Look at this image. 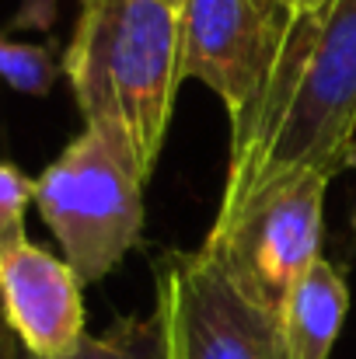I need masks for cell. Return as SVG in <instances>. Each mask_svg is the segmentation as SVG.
Wrapping results in <instances>:
<instances>
[{
	"instance_id": "obj_13",
	"label": "cell",
	"mask_w": 356,
	"mask_h": 359,
	"mask_svg": "<svg viewBox=\"0 0 356 359\" xmlns=\"http://www.w3.org/2000/svg\"><path fill=\"white\" fill-rule=\"evenodd\" d=\"M286 7L290 18H301V14H322V11H332L336 0H279Z\"/></svg>"
},
{
	"instance_id": "obj_2",
	"label": "cell",
	"mask_w": 356,
	"mask_h": 359,
	"mask_svg": "<svg viewBox=\"0 0 356 359\" xmlns=\"http://www.w3.org/2000/svg\"><path fill=\"white\" fill-rule=\"evenodd\" d=\"M63 74L84 119L122 126L150 175L185 81L182 11L164 0H81Z\"/></svg>"
},
{
	"instance_id": "obj_7",
	"label": "cell",
	"mask_w": 356,
	"mask_h": 359,
	"mask_svg": "<svg viewBox=\"0 0 356 359\" xmlns=\"http://www.w3.org/2000/svg\"><path fill=\"white\" fill-rule=\"evenodd\" d=\"M67 258L49 255L25 234L0 241V314L35 359H67L81 349L84 300Z\"/></svg>"
},
{
	"instance_id": "obj_11",
	"label": "cell",
	"mask_w": 356,
	"mask_h": 359,
	"mask_svg": "<svg viewBox=\"0 0 356 359\" xmlns=\"http://www.w3.org/2000/svg\"><path fill=\"white\" fill-rule=\"evenodd\" d=\"M35 203V182H28L14 164L0 161V241L25 234V210Z\"/></svg>"
},
{
	"instance_id": "obj_1",
	"label": "cell",
	"mask_w": 356,
	"mask_h": 359,
	"mask_svg": "<svg viewBox=\"0 0 356 359\" xmlns=\"http://www.w3.org/2000/svg\"><path fill=\"white\" fill-rule=\"evenodd\" d=\"M356 133V0L290 18L286 42L248 140L231 150L217 224L301 175L336 178Z\"/></svg>"
},
{
	"instance_id": "obj_10",
	"label": "cell",
	"mask_w": 356,
	"mask_h": 359,
	"mask_svg": "<svg viewBox=\"0 0 356 359\" xmlns=\"http://www.w3.org/2000/svg\"><path fill=\"white\" fill-rule=\"evenodd\" d=\"M0 81H7L21 95H49L56 81V63L49 49L28 46V42H11L0 35Z\"/></svg>"
},
{
	"instance_id": "obj_5",
	"label": "cell",
	"mask_w": 356,
	"mask_h": 359,
	"mask_svg": "<svg viewBox=\"0 0 356 359\" xmlns=\"http://www.w3.org/2000/svg\"><path fill=\"white\" fill-rule=\"evenodd\" d=\"M168 359H294L276 311L248 297L203 251L157 262Z\"/></svg>"
},
{
	"instance_id": "obj_3",
	"label": "cell",
	"mask_w": 356,
	"mask_h": 359,
	"mask_svg": "<svg viewBox=\"0 0 356 359\" xmlns=\"http://www.w3.org/2000/svg\"><path fill=\"white\" fill-rule=\"evenodd\" d=\"M143 164L116 122H88L39 175L35 206L81 283L105 279L143 231Z\"/></svg>"
},
{
	"instance_id": "obj_9",
	"label": "cell",
	"mask_w": 356,
	"mask_h": 359,
	"mask_svg": "<svg viewBox=\"0 0 356 359\" xmlns=\"http://www.w3.org/2000/svg\"><path fill=\"white\" fill-rule=\"evenodd\" d=\"M25 359H35L25 353ZM67 359H168L164 321L154 311L150 318H122L109 332L88 335L81 349Z\"/></svg>"
},
{
	"instance_id": "obj_4",
	"label": "cell",
	"mask_w": 356,
	"mask_h": 359,
	"mask_svg": "<svg viewBox=\"0 0 356 359\" xmlns=\"http://www.w3.org/2000/svg\"><path fill=\"white\" fill-rule=\"evenodd\" d=\"M290 14L279 0H185L182 77L203 81L231 116V150L258 119L272 84Z\"/></svg>"
},
{
	"instance_id": "obj_14",
	"label": "cell",
	"mask_w": 356,
	"mask_h": 359,
	"mask_svg": "<svg viewBox=\"0 0 356 359\" xmlns=\"http://www.w3.org/2000/svg\"><path fill=\"white\" fill-rule=\"evenodd\" d=\"M0 359H21V342L4 321V314H0Z\"/></svg>"
},
{
	"instance_id": "obj_8",
	"label": "cell",
	"mask_w": 356,
	"mask_h": 359,
	"mask_svg": "<svg viewBox=\"0 0 356 359\" xmlns=\"http://www.w3.org/2000/svg\"><path fill=\"white\" fill-rule=\"evenodd\" d=\"M350 307L343 272L318 258L290 290L283 304V335L294 359H332V346L339 339L343 318Z\"/></svg>"
},
{
	"instance_id": "obj_12",
	"label": "cell",
	"mask_w": 356,
	"mask_h": 359,
	"mask_svg": "<svg viewBox=\"0 0 356 359\" xmlns=\"http://www.w3.org/2000/svg\"><path fill=\"white\" fill-rule=\"evenodd\" d=\"M56 7H60V0H21L18 4V14H14V25L18 28H39V32H46L56 21Z\"/></svg>"
},
{
	"instance_id": "obj_6",
	"label": "cell",
	"mask_w": 356,
	"mask_h": 359,
	"mask_svg": "<svg viewBox=\"0 0 356 359\" xmlns=\"http://www.w3.org/2000/svg\"><path fill=\"white\" fill-rule=\"evenodd\" d=\"M329 182L325 175H301L276 185L235 220L213 224L199 251L248 297L283 314L294 283L322 258V203Z\"/></svg>"
},
{
	"instance_id": "obj_16",
	"label": "cell",
	"mask_w": 356,
	"mask_h": 359,
	"mask_svg": "<svg viewBox=\"0 0 356 359\" xmlns=\"http://www.w3.org/2000/svg\"><path fill=\"white\" fill-rule=\"evenodd\" d=\"M164 4H171V7H178V11H182V4H185V0H164Z\"/></svg>"
},
{
	"instance_id": "obj_15",
	"label": "cell",
	"mask_w": 356,
	"mask_h": 359,
	"mask_svg": "<svg viewBox=\"0 0 356 359\" xmlns=\"http://www.w3.org/2000/svg\"><path fill=\"white\" fill-rule=\"evenodd\" d=\"M346 168H356V143H353V150H350V161H346Z\"/></svg>"
}]
</instances>
